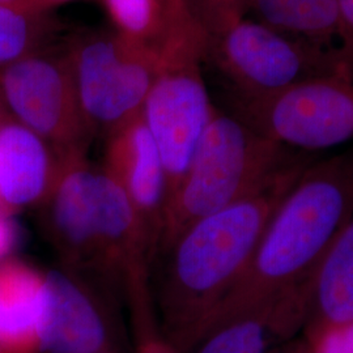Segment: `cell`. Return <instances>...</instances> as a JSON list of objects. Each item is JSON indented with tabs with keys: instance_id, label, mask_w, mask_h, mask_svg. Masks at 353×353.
Returning a JSON list of instances; mask_svg holds the SVG:
<instances>
[{
	"instance_id": "cell-27",
	"label": "cell",
	"mask_w": 353,
	"mask_h": 353,
	"mask_svg": "<svg viewBox=\"0 0 353 353\" xmlns=\"http://www.w3.org/2000/svg\"><path fill=\"white\" fill-rule=\"evenodd\" d=\"M105 353H121V351H109V352H105Z\"/></svg>"
},
{
	"instance_id": "cell-13",
	"label": "cell",
	"mask_w": 353,
	"mask_h": 353,
	"mask_svg": "<svg viewBox=\"0 0 353 353\" xmlns=\"http://www.w3.org/2000/svg\"><path fill=\"white\" fill-rule=\"evenodd\" d=\"M57 172V154L36 132L11 118L0 121V210L43 202Z\"/></svg>"
},
{
	"instance_id": "cell-16",
	"label": "cell",
	"mask_w": 353,
	"mask_h": 353,
	"mask_svg": "<svg viewBox=\"0 0 353 353\" xmlns=\"http://www.w3.org/2000/svg\"><path fill=\"white\" fill-rule=\"evenodd\" d=\"M254 20L281 33L353 54L338 0H249Z\"/></svg>"
},
{
	"instance_id": "cell-10",
	"label": "cell",
	"mask_w": 353,
	"mask_h": 353,
	"mask_svg": "<svg viewBox=\"0 0 353 353\" xmlns=\"http://www.w3.org/2000/svg\"><path fill=\"white\" fill-rule=\"evenodd\" d=\"M49 303L41 353L119 351L109 296L97 280L58 268L46 272Z\"/></svg>"
},
{
	"instance_id": "cell-26",
	"label": "cell",
	"mask_w": 353,
	"mask_h": 353,
	"mask_svg": "<svg viewBox=\"0 0 353 353\" xmlns=\"http://www.w3.org/2000/svg\"><path fill=\"white\" fill-rule=\"evenodd\" d=\"M0 4H7V6H12L16 8H21L29 12H34L30 4V0H0ZM38 13V12H34Z\"/></svg>"
},
{
	"instance_id": "cell-2",
	"label": "cell",
	"mask_w": 353,
	"mask_h": 353,
	"mask_svg": "<svg viewBox=\"0 0 353 353\" xmlns=\"http://www.w3.org/2000/svg\"><path fill=\"white\" fill-rule=\"evenodd\" d=\"M352 214L353 150L307 165L202 335L216 323L280 296L307 293L318 267Z\"/></svg>"
},
{
	"instance_id": "cell-20",
	"label": "cell",
	"mask_w": 353,
	"mask_h": 353,
	"mask_svg": "<svg viewBox=\"0 0 353 353\" xmlns=\"http://www.w3.org/2000/svg\"><path fill=\"white\" fill-rule=\"evenodd\" d=\"M190 10L205 29L216 34L229 26L248 17L249 0H188Z\"/></svg>"
},
{
	"instance_id": "cell-18",
	"label": "cell",
	"mask_w": 353,
	"mask_h": 353,
	"mask_svg": "<svg viewBox=\"0 0 353 353\" xmlns=\"http://www.w3.org/2000/svg\"><path fill=\"white\" fill-rule=\"evenodd\" d=\"M151 267L144 265L125 279L134 353H182L169 341L157 316L151 290Z\"/></svg>"
},
{
	"instance_id": "cell-21",
	"label": "cell",
	"mask_w": 353,
	"mask_h": 353,
	"mask_svg": "<svg viewBox=\"0 0 353 353\" xmlns=\"http://www.w3.org/2000/svg\"><path fill=\"white\" fill-rule=\"evenodd\" d=\"M309 353H353V325L305 334Z\"/></svg>"
},
{
	"instance_id": "cell-3",
	"label": "cell",
	"mask_w": 353,
	"mask_h": 353,
	"mask_svg": "<svg viewBox=\"0 0 353 353\" xmlns=\"http://www.w3.org/2000/svg\"><path fill=\"white\" fill-rule=\"evenodd\" d=\"M303 153L214 108L186 174L165 205L154 258L188 228L252 195Z\"/></svg>"
},
{
	"instance_id": "cell-12",
	"label": "cell",
	"mask_w": 353,
	"mask_h": 353,
	"mask_svg": "<svg viewBox=\"0 0 353 353\" xmlns=\"http://www.w3.org/2000/svg\"><path fill=\"white\" fill-rule=\"evenodd\" d=\"M307 293L280 296L208 328L188 353H272L306 323Z\"/></svg>"
},
{
	"instance_id": "cell-14",
	"label": "cell",
	"mask_w": 353,
	"mask_h": 353,
	"mask_svg": "<svg viewBox=\"0 0 353 353\" xmlns=\"http://www.w3.org/2000/svg\"><path fill=\"white\" fill-rule=\"evenodd\" d=\"M48 303L46 272L13 258L0 263V353H41Z\"/></svg>"
},
{
	"instance_id": "cell-23",
	"label": "cell",
	"mask_w": 353,
	"mask_h": 353,
	"mask_svg": "<svg viewBox=\"0 0 353 353\" xmlns=\"http://www.w3.org/2000/svg\"><path fill=\"white\" fill-rule=\"evenodd\" d=\"M272 353H309V347L303 338H296L285 343Z\"/></svg>"
},
{
	"instance_id": "cell-7",
	"label": "cell",
	"mask_w": 353,
	"mask_h": 353,
	"mask_svg": "<svg viewBox=\"0 0 353 353\" xmlns=\"http://www.w3.org/2000/svg\"><path fill=\"white\" fill-rule=\"evenodd\" d=\"M0 94L14 121L36 132L57 156L87 153L93 131L81 110L64 52H34L3 67Z\"/></svg>"
},
{
	"instance_id": "cell-11",
	"label": "cell",
	"mask_w": 353,
	"mask_h": 353,
	"mask_svg": "<svg viewBox=\"0 0 353 353\" xmlns=\"http://www.w3.org/2000/svg\"><path fill=\"white\" fill-rule=\"evenodd\" d=\"M105 173L126 192L145 229L154 261L166 204L164 165L141 113L108 134Z\"/></svg>"
},
{
	"instance_id": "cell-25",
	"label": "cell",
	"mask_w": 353,
	"mask_h": 353,
	"mask_svg": "<svg viewBox=\"0 0 353 353\" xmlns=\"http://www.w3.org/2000/svg\"><path fill=\"white\" fill-rule=\"evenodd\" d=\"M343 20L353 33V0H338Z\"/></svg>"
},
{
	"instance_id": "cell-24",
	"label": "cell",
	"mask_w": 353,
	"mask_h": 353,
	"mask_svg": "<svg viewBox=\"0 0 353 353\" xmlns=\"http://www.w3.org/2000/svg\"><path fill=\"white\" fill-rule=\"evenodd\" d=\"M68 1H72V0H30V4L34 12L46 13L51 8Z\"/></svg>"
},
{
	"instance_id": "cell-22",
	"label": "cell",
	"mask_w": 353,
	"mask_h": 353,
	"mask_svg": "<svg viewBox=\"0 0 353 353\" xmlns=\"http://www.w3.org/2000/svg\"><path fill=\"white\" fill-rule=\"evenodd\" d=\"M10 216L0 214V263L10 258L17 242V229Z\"/></svg>"
},
{
	"instance_id": "cell-19",
	"label": "cell",
	"mask_w": 353,
	"mask_h": 353,
	"mask_svg": "<svg viewBox=\"0 0 353 353\" xmlns=\"http://www.w3.org/2000/svg\"><path fill=\"white\" fill-rule=\"evenodd\" d=\"M43 16L0 4V65H10L36 52L39 39L49 32Z\"/></svg>"
},
{
	"instance_id": "cell-4",
	"label": "cell",
	"mask_w": 353,
	"mask_h": 353,
	"mask_svg": "<svg viewBox=\"0 0 353 353\" xmlns=\"http://www.w3.org/2000/svg\"><path fill=\"white\" fill-rule=\"evenodd\" d=\"M207 43L205 29L186 10L154 48L160 65L141 115L163 160L166 202L186 174L216 108L203 75Z\"/></svg>"
},
{
	"instance_id": "cell-6",
	"label": "cell",
	"mask_w": 353,
	"mask_h": 353,
	"mask_svg": "<svg viewBox=\"0 0 353 353\" xmlns=\"http://www.w3.org/2000/svg\"><path fill=\"white\" fill-rule=\"evenodd\" d=\"M63 52L93 134L108 135L141 113L160 65L154 49L115 30H85L71 38Z\"/></svg>"
},
{
	"instance_id": "cell-9",
	"label": "cell",
	"mask_w": 353,
	"mask_h": 353,
	"mask_svg": "<svg viewBox=\"0 0 353 353\" xmlns=\"http://www.w3.org/2000/svg\"><path fill=\"white\" fill-rule=\"evenodd\" d=\"M87 153L57 156V172L43 199V227L61 267L114 290L97 234L94 178Z\"/></svg>"
},
{
	"instance_id": "cell-5",
	"label": "cell",
	"mask_w": 353,
	"mask_h": 353,
	"mask_svg": "<svg viewBox=\"0 0 353 353\" xmlns=\"http://www.w3.org/2000/svg\"><path fill=\"white\" fill-rule=\"evenodd\" d=\"M205 62L227 83L234 106L353 72L351 52L293 37L249 17L208 36Z\"/></svg>"
},
{
	"instance_id": "cell-17",
	"label": "cell",
	"mask_w": 353,
	"mask_h": 353,
	"mask_svg": "<svg viewBox=\"0 0 353 353\" xmlns=\"http://www.w3.org/2000/svg\"><path fill=\"white\" fill-rule=\"evenodd\" d=\"M115 32L154 49L188 0H102Z\"/></svg>"
},
{
	"instance_id": "cell-1",
	"label": "cell",
	"mask_w": 353,
	"mask_h": 353,
	"mask_svg": "<svg viewBox=\"0 0 353 353\" xmlns=\"http://www.w3.org/2000/svg\"><path fill=\"white\" fill-rule=\"evenodd\" d=\"M305 152L261 189L188 228L157 258L151 284L165 335L182 353L201 338L208 321L249 265L279 204L314 161Z\"/></svg>"
},
{
	"instance_id": "cell-28",
	"label": "cell",
	"mask_w": 353,
	"mask_h": 353,
	"mask_svg": "<svg viewBox=\"0 0 353 353\" xmlns=\"http://www.w3.org/2000/svg\"><path fill=\"white\" fill-rule=\"evenodd\" d=\"M1 119H3V118H1V117H0V121H1Z\"/></svg>"
},
{
	"instance_id": "cell-15",
	"label": "cell",
	"mask_w": 353,
	"mask_h": 353,
	"mask_svg": "<svg viewBox=\"0 0 353 353\" xmlns=\"http://www.w3.org/2000/svg\"><path fill=\"white\" fill-rule=\"evenodd\" d=\"M350 325H353V214L310 281L303 332Z\"/></svg>"
},
{
	"instance_id": "cell-8",
	"label": "cell",
	"mask_w": 353,
	"mask_h": 353,
	"mask_svg": "<svg viewBox=\"0 0 353 353\" xmlns=\"http://www.w3.org/2000/svg\"><path fill=\"white\" fill-rule=\"evenodd\" d=\"M233 114L267 138L299 151L353 143V72L313 80L262 101L236 105Z\"/></svg>"
}]
</instances>
